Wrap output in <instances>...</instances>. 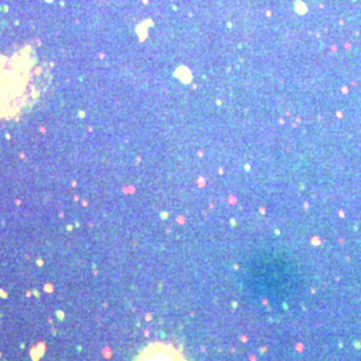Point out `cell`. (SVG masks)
<instances>
[{
    "label": "cell",
    "mask_w": 361,
    "mask_h": 361,
    "mask_svg": "<svg viewBox=\"0 0 361 361\" xmlns=\"http://www.w3.org/2000/svg\"><path fill=\"white\" fill-rule=\"evenodd\" d=\"M47 82V68L31 49L0 56V123L27 114Z\"/></svg>",
    "instance_id": "6da1fadb"
},
{
    "label": "cell",
    "mask_w": 361,
    "mask_h": 361,
    "mask_svg": "<svg viewBox=\"0 0 361 361\" xmlns=\"http://www.w3.org/2000/svg\"><path fill=\"white\" fill-rule=\"evenodd\" d=\"M134 361H189L178 349L166 344H153L145 348Z\"/></svg>",
    "instance_id": "7a4b0ae2"
}]
</instances>
